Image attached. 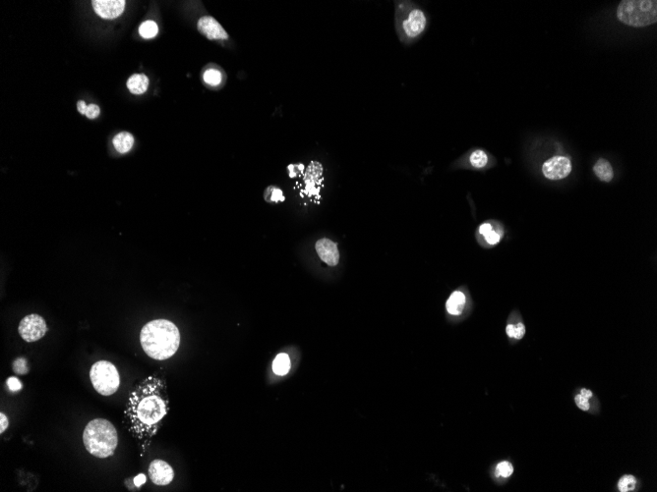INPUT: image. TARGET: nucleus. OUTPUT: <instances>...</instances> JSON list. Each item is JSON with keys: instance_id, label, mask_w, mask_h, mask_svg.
Masks as SVG:
<instances>
[{"instance_id": "1", "label": "nucleus", "mask_w": 657, "mask_h": 492, "mask_svg": "<svg viewBox=\"0 0 657 492\" xmlns=\"http://www.w3.org/2000/svg\"><path fill=\"white\" fill-rule=\"evenodd\" d=\"M166 384L160 379L149 378L130 395L126 416L129 430L142 438L154 435L159 421L168 413Z\"/></svg>"}, {"instance_id": "2", "label": "nucleus", "mask_w": 657, "mask_h": 492, "mask_svg": "<svg viewBox=\"0 0 657 492\" xmlns=\"http://www.w3.org/2000/svg\"><path fill=\"white\" fill-rule=\"evenodd\" d=\"M140 341L149 357L157 360H168L179 348L180 333L173 322L155 320L142 328Z\"/></svg>"}, {"instance_id": "3", "label": "nucleus", "mask_w": 657, "mask_h": 492, "mask_svg": "<svg viewBox=\"0 0 657 492\" xmlns=\"http://www.w3.org/2000/svg\"><path fill=\"white\" fill-rule=\"evenodd\" d=\"M83 441L90 454L103 459L115 453L118 436L115 425L103 418L91 420L85 427Z\"/></svg>"}, {"instance_id": "4", "label": "nucleus", "mask_w": 657, "mask_h": 492, "mask_svg": "<svg viewBox=\"0 0 657 492\" xmlns=\"http://www.w3.org/2000/svg\"><path fill=\"white\" fill-rule=\"evenodd\" d=\"M427 25L424 12L412 2L396 3V29L404 43L414 41L425 30Z\"/></svg>"}, {"instance_id": "5", "label": "nucleus", "mask_w": 657, "mask_h": 492, "mask_svg": "<svg viewBox=\"0 0 657 492\" xmlns=\"http://www.w3.org/2000/svg\"><path fill=\"white\" fill-rule=\"evenodd\" d=\"M618 19L631 27H645L657 21L655 0H623L617 10Z\"/></svg>"}, {"instance_id": "6", "label": "nucleus", "mask_w": 657, "mask_h": 492, "mask_svg": "<svg viewBox=\"0 0 657 492\" xmlns=\"http://www.w3.org/2000/svg\"><path fill=\"white\" fill-rule=\"evenodd\" d=\"M90 379L94 388L103 396L115 394L120 384L119 374L115 364L107 360H99L93 364Z\"/></svg>"}, {"instance_id": "7", "label": "nucleus", "mask_w": 657, "mask_h": 492, "mask_svg": "<svg viewBox=\"0 0 657 492\" xmlns=\"http://www.w3.org/2000/svg\"><path fill=\"white\" fill-rule=\"evenodd\" d=\"M20 336L27 342H35L42 338L46 331L47 326L45 321L38 315H30L25 317L19 324Z\"/></svg>"}, {"instance_id": "8", "label": "nucleus", "mask_w": 657, "mask_h": 492, "mask_svg": "<svg viewBox=\"0 0 657 492\" xmlns=\"http://www.w3.org/2000/svg\"><path fill=\"white\" fill-rule=\"evenodd\" d=\"M543 175L549 180H561L572 172L571 160L565 156H554L542 165Z\"/></svg>"}, {"instance_id": "9", "label": "nucleus", "mask_w": 657, "mask_h": 492, "mask_svg": "<svg viewBox=\"0 0 657 492\" xmlns=\"http://www.w3.org/2000/svg\"><path fill=\"white\" fill-rule=\"evenodd\" d=\"M124 0H94L92 1L95 12L102 19L113 20L119 17L125 8Z\"/></svg>"}, {"instance_id": "10", "label": "nucleus", "mask_w": 657, "mask_h": 492, "mask_svg": "<svg viewBox=\"0 0 657 492\" xmlns=\"http://www.w3.org/2000/svg\"><path fill=\"white\" fill-rule=\"evenodd\" d=\"M149 476L156 485H168L174 477L173 468L162 460H155L149 467Z\"/></svg>"}, {"instance_id": "11", "label": "nucleus", "mask_w": 657, "mask_h": 492, "mask_svg": "<svg viewBox=\"0 0 657 492\" xmlns=\"http://www.w3.org/2000/svg\"><path fill=\"white\" fill-rule=\"evenodd\" d=\"M199 32L209 39H228L229 35L222 25L211 16H205L197 24Z\"/></svg>"}, {"instance_id": "12", "label": "nucleus", "mask_w": 657, "mask_h": 492, "mask_svg": "<svg viewBox=\"0 0 657 492\" xmlns=\"http://www.w3.org/2000/svg\"><path fill=\"white\" fill-rule=\"evenodd\" d=\"M316 252L320 259L330 266H336L340 261V253L336 243L328 239H321L316 243Z\"/></svg>"}, {"instance_id": "13", "label": "nucleus", "mask_w": 657, "mask_h": 492, "mask_svg": "<svg viewBox=\"0 0 657 492\" xmlns=\"http://www.w3.org/2000/svg\"><path fill=\"white\" fill-rule=\"evenodd\" d=\"M465 305V296L463 292H454L446 303L447 311L452 316H460L463 314Z\"/></svg>"}, {"instance_id": "14", "label": "nucleus", "mask_w": 657, "mask_h": 492, "mask_svg": "<svg viewBox=\"0 0 657 492\" xmlns=\"http://www.w3.org/2000/svg\"><path fill=\"white\" fill-rule=\"evenodd\" d=\"M149 87V79L144 74H134L127 81L128 90L134 95L144 94Z\"/></svg>"}, {"instance_id": "15", "label": "nucleus", "mask_w": 657, "mask_h": 492, "mask_svg": "<svg viewBox=\"0 0 657 492\" xmlns=\"http://www.w3.org/2000/svg\"><path fill=\"white\" fill-rule=\"evenodd\" d=\"M113 143L117 152L120 153H126L132 149L134 144V138L130 133L121 132L117 134L114 138Z\"/></svg>"}, {"instance_id": "16", "label": "nucleus", "mask_w": 657, "mask_h": 492, "mask_svg": "<svg viewBox=\"0 0 657 492\" xmlns=\"http://www.w3.org/2000/svg\"><path fill=\"white\" fill-rule=\"evenodd\" d=\"M593 171L595 175L603 182H610L614 176V172L611 164L605 159H599L595 163Z\"/></svg>"}, {"instance_id": "17", "label": "nucleus", "mask_w": 657, "mask_h": 492, "mask_svg": "<svg viewBox=\"0 0 657 492\" xmlns=\"http://www.w3.org/2000/svg\"><path fill=\"white\" fill-rule=\"evenodd\" d=\"M290 370V359L287 354H280L272 362V371L277 376H286Z\"/></svg>"}, {"instance_id": "18", "label": "nucleus", "mask_w": 657, "mask_h": 492, "mask_svg": "<svg viewBox=\"0 0 657 492\" xmlns=\"http://www.w3.org/2000/svg\"><path fill=\"white\" fill-rule=\"evenodd\" d=\"M479 234L482 235L486 242L489 245H496L501 240V234H499L495 229H493L490 223H483L479 227Z\"/></svg>"}, {"instance_id": "19", "label": "nucleus", "mask_w": 657, "mask_h": 492, "mask_svg": "<svg viewBox=\"0 0 657 492\" xmlns=\"http://www.w3.org/2000/svg\"><path fill=\"white\" fill-rule=\"evenodd\" d=\"M157 32H158L157 25L154 21H145L144 23L141 24L139 28V33L141 37L144 38H155L157 35Z\"/></svg>"}, {"instance_id": "20", "label": "nucleus", "mask_w": 657, "mask_h": 492, "mask_svg": "<svg viewBox=\"0 0 657 492\" xmlns=\"http://www.w3.org/2000/svg\"><path fill=\"white\" fill-rule=\"evenodd\" d=\"M469 162L474 168H483L488 163V155L483 151H475L470 154Z\"/></svg>"}, {"instance_id": "21", "label": "nucleus", "mask_w": 657, "mask_h": 492, "mask_svg": "<svg viewBox=\"0 0 657 492\" xmlns=\"http://www.w3.org/2000/svg\"><path fill=\"white\" fill-rule=\"evenodd\" d=\"M637 479L635 476L627 474L624 475L618 482L619 490L621 492L633 491L636 488Z\"/></svg>"}, {"instance_id": "22", "label": "nucleus", "mask_w": 657, "mask_h": 492, "mask_svg": "<svg viewBox=\"0 0 657 492\" xmlns=\"http://www.w3.org/2000/svg\"><path fill=\"white\" fill-rule=\"evenodd\" d=\"M506 332L510 338L521 340L525 334V327L522 322L518 324H509L506 328Z\"/></svg>"}, {"instance_id": "23", "label": "nucleus", "mask_w": 657, "mask_h": 492, "mask_svg": "<svg viewBox=\"0 0 657 492\" xmlns=\"http://www.w3.org/2000/svg\"><path fill=\"white\" fill-rule=\"evenodd\" d=\"M204 81L211 86H217L222 82V75L217 70L211 69L205 72Z\"/></svg>"}, {"instance_id": "24", "label": "nucleus", "mask_w": 657, "mask_h": 492, "mask_svg": "<svg viewBox=\"0 0 657 492\" xmlns=\"http://www.w3.org/2000/svg\"><path fill=\"white\" fill-rule=\"evenodd\" d=\"M514 472V468L511 463L505 461L500 463L497 468H496V475L497 476H502V477H509Z\"/></svg>"}, {"instance_id": "25", "label": "nucleus", "mask_w": 657, "mask_h": 492, "mask_svg": "<svg viewBox=\"0 0 657 492\" xmlns=\"http://www.w3.org/2000/svg\"><path fill=\"white\" fill-rule=\"evenodd\" d=\"M13 370L17 375H27L29 372L28 361L25 358H18L13 362Z\"/></svg>"}, {"instance_id": "26", "label": "nucleus", "mask_w": 657, "mask_h": 492, "mask_svg": "<svg viewBox=\"0 0 657 492\" xmlns=\"http://www.w3.org/2000/svg\"><path fill=\"white\" fill-rule=\"evenodd\" d=\"M8 389L12 392H18L22 389V383L17 378H9L7 379Z\"/></svg>"}, {"instance_id": "27", "label": "nucleus", "mask_w": 657, "mask_h": 492, "mask_svg": "<svg viewBox=\"0 0 657 492\" xmlns=\"http://www.w3.org/2000/svg\"><path fill=\"white\" fill-rule=\"evenodd\" d=\"M575 400H576L577 406L580 408V410H582V411H588L589 410L590 405H589L588 399H586V398H584L583 396H581L580 394H579V395L576 396Z\"/></svg>"}, {"instance_id": "28", "label": "nucleus", "mask_w": 657, "mask_h": 492, "mask_svg": "<svg viewBox=\"0 0 657 492\" xmlns=\"http://www.w3.org/2000/svg\"><path fill=\"white\" fill-rule=\"evenodd\" d=\"M99 112H100L99 107L97 106V104H93V103H92V104L88 105V108H87V111H86V114H85V115H86L89 119H95V118H97V116L99 115Z\"/></svg>"}, {"instance_id": "29", "label": "nucleus", "mask_w": 657, "mask_h": 492, "mask_svg": "<svg viewBox=\"0 0 657 492\" xmlns=\"http://www.w3.org/2000/svg\"><path fill=\"white\" fill-rule=\"evenodd\" d=\"M270 189H271V192H270L271 197L268 198V199H269L268 201H271V202H280V201H284L285 198H284L283 193H282L281 190L276 189V188H272V187H271Z\"/></svg>"}, {"instance_id": "30", "label": "nucleus", "mask_w": 657, "mask_h": 492, "mask_svg": "<svg viewBox=\"0 0 657 492\" xmlns=\"http://www.w3.org/2000/svg\"><path fill=\"white\" fill-rule=\"evenodd\" d=\"M7 427H8V419L3 413H1L0 414V433L3 434Z\"/></svg>"}, {"instance_id": "31", "label": "nucleus", "mask_w": 657, "mask_h": 492, "mask_svg": "<svg viewBox=\"0 0 657 492\" xmlns=\"http://www.w3.org/2000/svg\"><path fill=\"white\" fill-rule=\"evenodd\" d=\"M145 482H146V476H145V474L140 473V474H138V475L136 476L135 478H134V484H135L137 487L143 485Z\"/></svg>"}, {"instance_id": "32", "label": "nucleus", "mask_w": 657, "mask_h": 492, "mask_svg": "<svg viewBox=\"0 0 657 492\" xmlns=\"http://www.w3.org/2000/svg\"><path fill=\"white\" fill-rule=\"evenodd\" d=\"M77 108L80 113L86 114V111H87V108H88V105L86 104V102H85V101H83V100H80V101H78Z\"/></svg>"}, {"instance_id": "33", "label": "nucleus", "mask_w": 657, "mask_h": 492, "mask_svg": "<svg viewBox=\"0 0 657 492\" xmlns=\"http://www.w3.org/2000/svg\"><path fill=\"white\" fill-rule=\"evenodd\" d=\"M580 395L586 398V399H590V398L592 397V392L590 390H587V389L583 388V389L580 390Z\"/></svg>"}]
</instances>
